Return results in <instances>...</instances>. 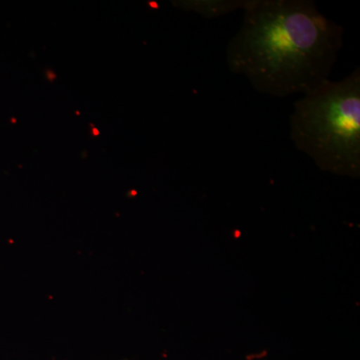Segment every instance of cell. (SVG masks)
Returning a JSON list of instances; mask_svg holds the SVG:
<instances>
[{
  "instance_id": "cell-1",
  "label": "cell",
  "mask_w": 360,
  "mask_h": 360,
  "mask_svg": "<svg viewBox=\"0 0 360 360\" xmlns=\"http://www.w3.org/2000/svg\"><path fill=\"white\" fill-rule=\"evenodd\" d=\"M343 33L311 0H250L227 68L264 96H303L331 80Z\"/></svg>"
},
{
  "instance_id": "cell-2",
  "label": "cell",
  "mask_w": 360,
  "mask_h": 360,
  "mask_svg": "<svg viewBox=\"0 0 360 360\" xmlns=\"http://www.w3.org/2000/svg\"><path fill=\"white\" fill-rule=\"evenodd\" d=\"M290 135L295 148L323 172L359 179L360 68L295 101Z\"/></svg>"
},
{
  "instance_id": "cell-3",
  "label": "cell",
  "mask_w": 360,
  "mask_h": 360,
  "mask_svg": "<svg viewBox=\"0 0 360 360\" xmlns=\"http://www.w3.org/2000/svg\"><path fill=\"white\" fill-rule=\"evenodd\" d=\"M250 0H181L174 2V6L200 14L206 20L221 18L236 11H245Z\"/></svg>"
}]
</instances>
